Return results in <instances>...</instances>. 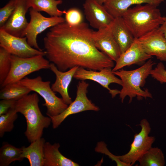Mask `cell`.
I'll use <instances>...</instances> for the list:
<instances>
[{
    "instance_id": "ba28073f",
    "label": "cell",
    "mask_w": 166,
    "mask_h": 166,
    "mask_svg": "<svg viewBox=\"0 0 166 166\" xmlns=\"http://www.w3.org/2000/svg\"><path fill=\"white\" fill-rule=\"evenodd\" d=\"M89 84L84 81H79L77 85L76 97L75 100L61 114L54 116L50 117L52 127L57 128L69 116L83 111L92 110L98 111L99 108L93 103L87 96Z\"/></svg>"
},
{
    "instance_id": "83f0119b",
    "label": "cell",
    "mask_w": 166,
    "mask_h": 166,
    "mask_svg": "<svg viewBox=\"0 0 166 166\" xmlns=\"http://www.w3.org/2000/svg\"><path fill=\"white\" fill-rule=\"evenodd\" d=\"M65 21L69 25L74 26L82 22L83 16L81 11L78 8H72L65 10Z\"/></svg>"
},
{
    "instance_id": "30bf717a",
    "label": "cell",
    "mask_w": 166,
    "mask_h": 166,
    "mask_svg": "<svg viewBox=\"0 0 166 166\" xmlns=\"http://www.w3.org/2000/svg\"><path fill=\"white\" fill-rule=\"evenodd\" d=\"M0 46L11 55L22 57H29L38 55L45 56V51L31 46L26 37H20L12 35L0 28Z\"/></svg>"
},
{
    "instance_id": "ac0fdd59",
    "label": "cell",
    "mask_w": 166,
    "mask_h": 166,
    "mask_svg": "<svg viewBox=\"0 0 166 166\" xmlns=\"http://www.w3.org/2000/svg\"><path fill=\"white\" fill-rule=\"evenodd\" d=\"M109 27L121 54L131 46L135 38L122 17L114 18Z\"/></svg>"
},
{
    "instance_id": "f1b7e54d",
    "label": "cell",
    "mask_w": 166,
    "mask_h": 166,
    "mask_svg": "<svg viewBox=\"0 0 166 166\" xmlns=\"http://www.w3.org/2000/svg\"><path fill=\"white\" fill-rule=\"evenodd\" d=\"M17 0H10L0 9V27H2L13 13L16 6Z\"/></svg>"
},
{
    "instance_id": "9a60e30c",
    "label": "cell",
    "mask_w": 166,
    "mask_h": 166,
    "mask_svg": "<svg viewBox=\"0 0 166 166\" xmlns=\"http://www.w3.org/2000/svg\"><path fill=\"white\" fill-rule=\"evenodd\" d=\"M92 38L95 45L98 49L113 61H117L121 54V51L109 27L93 31Z\"/></svg>"
},
{
    "instance_id": "6da1fadb",
    "label": "cell",
    "mask_w": 166,
    "mask_h": 166,
    "mask_svg": "<svg viewBox=\"0 0 166 166\" xmlns=\"http://www.w3.org/2000/svg\"><path fill=\"white\" fill-rule=\"evenodd\" d=\"M93 31L84 22L70 26L65 21L51 27L43 39L45 56L63 72L75 66L97 71L113 67V61L95 45Z\"/></svg>"
},
{
    "instance_id": "7c38bea8",
    "label": "cell",
    "mask_w": 166,
    "mask_h": 166,
    "mask_svg": "<svg viewBox=\"0 0 166 166\" xmlns=\"http://www.w3.org/2000/svg\"><path fill=\"white\" fill-rule=\"evenodd\" d=\"M138 39L147 54L166 61V38L159 27Z\"/></svg>"
},
{
    "instance_id": "5bb4252c",
    "label": "cell",
    "mask_w": 166,
    "mask_h": 166,
    "mask_svg": "<svg viewBox=\"0 0 166 166\" xmlns=\"http://www.w3.org/2000/svg\"><path fill=\"white\" fill-rule=\"evenodd\" d=\"M29 9L26 0H17L13 13L3 26L0 28L14 36L24 37V31L28 24L26 14Z\"/></svg>"
},
{
    "instance_id": "cb8c5ba5",
    "label": "cell",
    "mask_w": 166,
    "mask_h": 166,
    "mask_svg": "<svg viewBox=\"0 0 166 166\" xmlns=\"http://www.w3.org/2000/svg\"><path fill=\"white\" fill-rule=\"evenodd\" d=\"M22 147L18 148L5 143L0 149V166H8L13 162L22 160Z\"/></svg>"
},
{
    "instance_id": "8992f818",
    "label": "cell",
    "mask_w": 166,
    "mask_h": 166,
    "mask_svg": "<svg viewBox=\"0 0 166 166\" xmlns=\"http://www.w3.org/2000/svg\"><path fill=\"white\" fill-rule=\"evenodd\" d=\"M44 56L38 55L29 57H22L11 55V67L10 73L1 85H6L22 80L28 75L42 69H49V61Z\"/></svg>"
},
{
    "instance_id": "484cf974",
    "label": "cell",
    "mask_w": 166,
    "mask_h": 166,
    "mask_svg": "<svg viewBox=\"0 0 166 166\" xmlns=\"http://www.w3.org/2000/svg\"><path fill=\"white\" fill-rule=\"evenodd\" d=\"M18 113L14 107L6 114L0 116V136L2 137L6 132L11 131L14 128V123L17 119Z\"/></svg>"
},
{
    "instance_id": "d6986e66",
    "label": "cell",
    "mask_w": 166,
    "mask_h": 166,
    "mask_svg": "<svg viewBox=\"0 0 166 166\" xmlns=\"http://www.w3.org/2000/svg\"><path fill=\"white\" fill-rule=\"evenodd\" d=\"M164 0H105L103 5L114 18L122 17L130 7L134 5L150 4L158 6Z\"/></svg>"
},
{
    "instance_id": "277c9868",
    "label": "cell",
    "mask_w": 166,
    "mask_h": 166,
    "mask_svg": "<svg viewBox=\"0 0 166 166\" xmlns=\"http://www.w3.org/2000/svg\"><path fill=\"white\" fill-rule=\"evenodd\" d=\"M155 64L150 59L140 67L135 69L126 70L122 69L113 71L122 81V88L119 94L122 103L127 96L129 97V103L135 97L139 101L142 100L143 98H152V94L148 89L143 90L141 87L145 85L146 80L150 75Z\"/></svg>"
},
{
    "instance_id": "ffe728a7",
    "label": "cell",
    "mask_w": 166,
    "mask_h": 166,
    "mask_svg": "<svg viewBox=\"0 0 166 166\" xmlns=\"http://www.w3.org/2000/svg\"><path fill=\"white\" fill-rule=\"evenodd\" d=\"M58 143L45 142L44 146V166H78L77 163L64 156L59 151Z\"/></svg>"
},
{
    "instance_id": "836d02e7",
    "label": "cell",
    "mask_w": 166,
    "mask_h": 166,
    "mask_svg": "<svg viewBox=\"0 0 166 166\" xmlns=\"http://www.w3.org/2000/svg\"><path fill=\"white\" fill-rule=\"evenodd\" d=\"M97 2L101 5H103L105 0H95Z\"/></svg>"
},
{
    "instance_id": "5b68a950",
    "label": "cell",
    "mask_w": 166,
    "mask_h": 166,
    "mask_svg": "<svg viewBox=\"0 0 166 166\" xmlns=\"http://www.w3.org/2000/svg\"><path fill=\"white\" fill-rule=\"evenodd\" d=\"M18 82L42 97L45 101L43 105L46 107V114L49 117L61 114L68 107V105L62 98L57 97L52 90L50 82L43 81L40 76L33 78L25 77Z\"/></svg>"
},
{
    "instance_id": "7a4b0ae2",
    "label": "cell",
    "mask_w": 166,
    "mask_h": 166,
    "mask_svg": "<svg viewBox=\"0 0 166 166\" xmlns=\"http://www.w3.org/2000/svg\"><path fill=\"white\" fill-rule=\"evenodd\" d=\"M154 5L138 4L130 7L122 17L134 38L138 39L159 28L164 16Z\"/></svg>"
},
{
    "instance_id": "4fadbf2b",
    "label": "cell",
    "mask_w": 166,
    "mask_h": 166,
    "mask_svg": "<svg viewBox=\"0 0 166 166\" xmlns=\"http://www.w3.org/2000/svg\"><path fill=\"white\" fill-rule=\"evenodd\" d=\"M85 14L91 26L97 30L109 27L114 19L103 5L95 0H86L83 5Z\"/></svg>"
},
{
    "instance_id": "e0dca14e",
    "label": "cell",
    "mask_w": 166,
    "mask_h": 166,
    "mask_svg": "<svg viewBox=\"0 0 166 166\" xmlns=\"http://www.w3.org/2000/svg\"><path fill=\"white\" fill-rule=\"evenodd\" d=\"M78 67L75 66L63 72L59 70L53 63H51L50 64L49 69L56 76V80L52 85L51 88L53 92L61 95L64 101L68 105L72 102L69 94V86Z\"/></svg>"
},
{
    "instance_id": "7402d4cb",
    "label": "cell",
    "mask_w": 166,
    "mask_h": 166,
    "mask_svg": "<svg viewBox=\"0 0 166 166\" xmlns=\"http://www.w3.org/2000/svg\"><path fill=\"white\" fill-rule=\"evenodd\" d=\"M29 8L38 11H44L51 16H61L65 10L61 11L57 7L62 3V0H26Z\"/></svg>"
},
{
    "instance_id": "2e32d148",
    "label": "cell",
    "mask_w": 166,
    "mask_h": 166,
    "mask_svg": "<svg viewBox=\"0 0 166 166\" xmlns=\"http://www.w3.org/2000/svg\"><path fill=\"white\" fill-rule=\"evenodd\" d=\"M152 57L145 52L138 39L135 38L131 46L121 54L112 71H115L132 65H142Z\"/></svg>"
},
{
    "instance_id": "44dd1931",
    "label": "cell",
    "mask_w": 166,
    "mask_h": 166,
    "mask_svg": "<svg viewBox=\"0 0 166 166\" xmlns=\"http://www.w3.org/2000/svg\"><path fill=\"white\" fill-rule=\"evenodd\" d=\"M45 140L41 137L31 143L27 147H22V157L27 159L31 166H44V146Z\"/></svg>"
},
{
    "instance_id": "f546056e",
    "label": "cell",
    "mask_w": 166,
    "mask_h": 166,
    "mask_svg": "<svg viewBox=\"0 0 166 166\" xmlns=\"http://www.w3.org/2000/svg\"><path fill=\"white\" fill-rule=\"evenodd\" d=\"M95 151L98 153L105 154L108 156L112 160L115 161L117 166H130L129 164L121 161L118 157L112 153L107 147V145L104 141L98 142L95 148Z\"/></svg>"
},
{
    "instance_id": "1f68e13d",
    "label": "cell",
    "mask_w": 166,
    "mask_h": 166,
    "mask_svg": "<svg viewBox=\"0 0 166 166\" xmlns=\"http://www.w3.org/2000/svg\"><path fill=\"white\" fill-rule=\"evenodd\" d=\"M0 101V116L6 113L14 107L16 101L8 99H1Z\"/></svg>"
},
{
    "instance_id": "8fae6325",
    "label": "cell",
    "mask_w": 166,
    "mask_h": 166,
    "mask_svg": "<svg viewBox=\"0 0 166 166\" xmlns=\"http://www.w3.org/2000/svg\"><path fill=\"white\" fill-rule=\"evenodd\" d=\"M112 68H104L99 71L88 70L82 67H78L75 72L73 78L81 80H89L95 81L107 89L113 98L120 94V90L111 89L109 87L111 83H115L121 86L122 81L120 78L115 76L113 73Z\"/></svg>"
},
{
    "instance_id": "4316f807",
    "label": "cell",
    "mask_w": 166,
    "mask_h": 166,
    "mask_svg": "<svg viewBox=\"0 0 166 166\" xmlns=\"http://www.w3.org/2000/svg\"><path fill=\"white\" fill-rule=\"evenodd\" d=\"M11 54L2 47L0 48V84L2 85L8 76L11 67Z\"/></svg>"
},
{
    "instance_id": "52a82bcc",
    "label": "cell",
    "mask_w": 166,
    "mask_h": 166,
    "mask_svg": "<svg viewBox=\"0 0 166 166\" xmlns=\"http://www.w3.org/2000/svg\"><path fill=\"white\" fill-rule=\"evenodd\" d=\"M138 125L141 127V130L139 133L134 135L129 151L124 155L117 156L121 161L130 166L138 161L141 157L152 147L155 140L154 136H149L151 127L147 119H142Z\"/></svg>"
},
{
    "instance_id": "603a6c76",
    "label": "cell",
    "mask_w": 166,
    "mask_h": 166,
    "mask_svg": "<svg viewBox=\"0 0 166 166\" xmlns=\"http://www.w3.org/2000/svg\"><path fill=\"white\" fill-rule=\"evenodd\" d=\"M0 92L1 99L18 101L29 94L31 90L18 82L8 84L2 87Z\"/></svg>"
},
{
    "instance_id": "9c48e42d",
    "label": "cell",
    "mask_w": 166,
    "mask_h": 166,
    "mask_svg": "<svg viewBox=\"0 0 166 166\" xmlns=\"http://www.w3.org/2000/svg\"><path fill=\"white\" fill-rule=\"evenodd\" d=\"M30 20L24 32L29 44L32 47L42 51L39 47L37 41L38 35L49 28L52 27L65 22L61 16L46 17L32 8L30 9Z\"/></svg>"
},
{
    "instance_id": "3957f363",
    "label": "cell",
    "mask_w": 166,
    "mask_h": 166,
    "mask_svg": "<svg viewBox=\"0 0 166 166\" xmlns=\"http://www.w3.org/2000/svg\"><path fill=\"white\" fill-rule=\"evenodd\" d=\"M39 98L36 93L28 94L16 101L14 107L17 113L22 114L26 121L25 134L31 143L42 137L44 128L49 127L51 118L44 116L38 105Z\"/></svg>"
},
{
    "instance_id": "4dcf8cb0",
    "label": "cell",
    "mask_w": 166,
    "mask_h": 166,
    "mask_svg": "<svg viewBox=\"0 0 166 166\" xmlns=\"http://www.w3.org/2000/svg\"><path fill=\"white\" fill-rule=\"evenodd\" d=\"M150 75L161 84H166V69L162 62H160L151 70Z\"/></svg>"
},
{
    "instance_id": "d4e9b609",
    "label": "cell",
    "mask_w": 166,
    "mask_h": 166,
    "mask_svg": "<svg viewBox=\"0 0 166 166\" xmlns=\"http://www.w3.org/2000/svg\"><path fill=\"white\" fill-rule=\"evenodd\" d=\"M138 161L140 166H163L165 164L164 154L158 147H151Z\"/></svg>"
},
{
    "instance_id": "d6a6232c",
    "label": "cell",
    "mask_w": 166,
    "mask_h": 166,
    "mask_svg": "<svg viewBox=\"0 0 166 166\" xmlns=\"http://www.w3.org/2000/svg\"><path fill=\"white\" fill-rule=\"evenodd\" d=\"M159 28L166 38V17L164 16L163 22Z\"/></svg>"
}]
</instances>
